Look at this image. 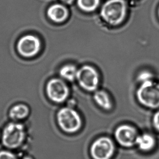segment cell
<instances>
[{"mask_svg": "<svg viewBox=\"0 0 159 159\" xmlns=\"http://www.w3.org/2000/svg\"><path fill=\"white\" fill-rule=\"evenodd\" d=\"M93 98L96 103L104 109L110 110L111 108V101L106 91H97L95 93Z\"/></svg>", "mask_w": 159, "mask_h": 159, "instance_id": "obj_12", "label": "cell"}, {"mask_svg": "<svg viewBox=\"0 0 159 159\" xmlns=\"http://www.w3.org/2000/svg\"><path fill=\"white\" fill-rule=\"evenodd\" d=\"M115 136L117 141L123 146L129 147L135 143L138 137L137 132L134 127L122 125L116 129Z\"/></svg>", "mask_w": 159, "mask_h": 159, "instance_id": "obj_9", "label": "cell"}, {"mask_svg": "<svg viewBox=\"0 0 159 159\" xmlns=\"http://www.w3.org/2000/svg\"><path fill=\"white\" fill-rule=\"evenodd\" d=\"M158 16H159V9H158Z\"/></svg>", "mask_w": 159, "mask_h": 159, "instance_id": "obj_21", "label": "cell"}, {"mask_svg": "<svg viewBox=\"0 0 159 159\" xmlns=\"http://www.w3.org/2000/svg\"><path fill=\"white\" fill-rule=\"evenodd\" d=\"M153 75L148 71H143L139 74L138 76V80L140 82L143 83L148 80H152Z\"/></svg>", "mask_w": 159, "mask_h": 159, "instance_id": "obj_16", "label": "cell"}, {"mask_svg": "<svg viewBox=\"0 0 159 159\" xmlns=\"http://www.w3.org/2000/svg\"><path fill=\"white\" fill-rule=\"evenodd\" d=\"M48 96L52 101L61 103L65 101L69 95V90L62 80L54 78L48 82L46 86Z\"/></svg>", "mask_w": 159, "mask_h": 159, "instance_id": "obj_7", "label": "cell"}, {"mask_svg": "<svg viewBox=\"0 0 159 159\" xmlns=\"http://www.w3.org/2000/svg\"><path fill=\"white\" fill-rule=\"evenodd\" d=\"M59 73L62 78L72 82L77 79L78 70L75 66L72 65H67L61 68Z\"/></svg>", "mask_w": 159, "mask_h": 159, "instance_id": "obj_14", "label": "cell"}, {"mask_svg": "<svg viewBox=\"0 0 159 159\" xmlns=\"http://www.w3.org/2000/svg\"><path fill=\"white\" fill-rule=\"evenodd\" d=\"M125 0H108L101 10V16L104 21L112 26L121 24L127 15Z\"/></svg>", "mask_w": 159, "mask_h": 159, "instance_id": "obj_1", "label": "cell"}, {"mask_svg": "<svg viewBox=\"0 0 159 159\" xmlns=\"http://www.w3.org/2000/svg\"><path fill=\"white\" fill-rule=\"evenodd\" d=\"M60 1H61L62 2L67 4H72L74 1V0H60Z\"/></svg>", "mask_w": 159, "mask_h": 159, "instance_id": "obj_19", "label": "cell"}, {"mask_svg": "<svg viewBox=\"0 0 159 159\" xmlns=\"http://www.w3.org/2000/svg\"><path fill=\"white\" fill-rule=\"evenodd\" d=\"M47 15L54 22L61 23L67 19L69 16V11L64 5L54 4L48 8Z\"/></svg>", "mask_w": 159, "mask_h": 159, "instance_id": "obj_10", "label": "cell"}, {"mask_svg": "<svg viewBox=\"0 0 159 159\" xmlns=\"http://www.w3.org/2000/svg\"><path fill=\"white\" fill-rule=\"evenodd\" d=\"M114 152V145L107 137L98 139L91 147V153L94 159H110Z\"/></svg>", "mask_w": 159, "mask_h": 159, "instance_id": "obj_6", "label": "cell"}, {"mask_svg": "<svg viewBox=\"0 0 159 159\" xmlns=\"http://www.w3.org/2000/svg\"><path fill=\"white\" fill-rule=\"evenodd\" d=\"M138 101L151 109L159 107V84L152 80L142 83L136 93Z\"/></svg>", "mask_w": 159, "mask_h": 159, "instance_id": "obj_2", "label": "cell"}, {"mask_svg": "<svg viewBox=\"0 0 159 159\" xmlns=\"http://www.w3.org/2000/svg\"><path fill=\"white\" fill-rule=\"evenodd\" d=\"M0 159H17L13 154L8 152L3 151L0 152Z\"/></svg>", "mask_w": 159, "mask_h": 159, "instance_id": "obj_17", "label": "cell"}, {"mask_svg": "<svg viewBox=\"0 0 159 159\" xmlns=\"http://www.w3.org/2000/svg\"><path fill=\"white\" fill-rule=\"evenodd\" d=\"M29 113V109L24 104H19L11 109L9 115L13 120H21L25 118Z\"/></svg>", "mask_w": 159, "mask_h": 159, "instance_id": "obj_13", "label": "cell"}, {"mask_svg": "<svg viewBox=\"0 0 159 159\" xmlns=\"http://www.w3.org/2000/svg\"><path fill=\"white\" fill-rule=\"evenodd\" d=\"M153 125L155 127V129L159 131V111L157 112L153 117Z\"/></svg>", "mask_w": 159, "mask_h": 159, "instance_id": "obj_18", "label": "cell"}, {"mask_svg": "<svg viewBox=\"0 0 159 159\" xmlns=\"http://www.w3.org/2000/svg\"><path fill=\"white\" fill-rule=\"evenodd\" d=\"M57 120L60 128L65 132L73 133L82 125V120L77 112L70 107H63L57 114Z\"/></svg>", "mask_w": 159, "mask_h": 159, "instance_id": "obj_3", "label": "cell"}, {"mask_svg": "<svg viewBox=\"0 0 159 159\" xmlns=\"http://www.w3.org/2000/svg\"><path fill=\"white\" fill-rule=\"evenodd\" d=\"M77 80L82 88L89 91L95 90L99 84V75L93 67L85 65L78 71Z\"/></svg>", "mask_w": 159, "mask_h": 159, "instance_id": "obj_4", "label": "cell"}, {"mask_svg": "<svg viewBox=\"0 0 159 159\" xmlns=\"http://www.w3.org/2000/svg\"><path fill=\"white\" fill-rule=\"evenodd\" d=\"M41 43L38 37L27 35L22 37L17 43V50L25 57L35 56L40 50Z\"/></svg>", "mask_w": 159, "mask_h": 159, "instance_id": "obj_8", "label": "cell"}, {"mask_svg": "<svg viewBox=\"0 0 159 159\" xmlns=\"http://www.w3.org/2000/svg\"><path fill=\"white\" fill-rule=\"evenodd\" d=\"M24 159H31L30 157H25V158H24Z\"/></svg>", "mask_w": 159, "mask_h": 159, "instance_id": "obj_20", "label": "cell"}, {"mask_svg": "<svg viewBox=\"0 0 159 159\" xmlns=\"http://www.w3.org/2000/svg\"><path fill=\"white\" fill-rule=\"evenodd\" d=\"M25 133L22 125L11 123L4 129L2 141L3 144L13 148L19 146L24 140Z\"/></svg>", "mask_w": 159, "mask_h": 159, "instance_id": "obj_5", "label": "cell"}, {"mask_svg": "<svg viewBox=\"0 0 159 159\" xmlns=\"http://www.w3.org/2000/svg\"><path fill=\"white\" fill-rule=\"evenodd\" d=\"M100 0H77L78 8L85 12H92L99 6Z\"/></svg>", "mask_w": 159, "mask_h": 159, "instance_id": "obj_15", "label": "cell"}, {"mask_svg": "<svg viewBox=\"0 0 159 159\" xmlns=\"http://www.w3.org/2000/svg\"><path fill=\"white\" fill-rule=\"evenodd\" d=\"M135 143L141 150L149 151L153 148L155 145V141L152 136L148 134H144L142 135L138 136Z\"/></svg>", "mask_w": 159, "mask_h": 159, "instance_id": "obj_11", "label": "cell"}]
</instances>
